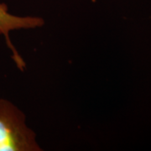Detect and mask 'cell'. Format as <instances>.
<instances>
[{"mask_svg": "<svg viewBox=\"0 0 151 151\" xmlns=\"http://www.w3.org/2000/svg\"><path fill=\"white\" fill-rule=\"evenodd\" d=\"M26 117L10 101L0 98V151H41Z\"/></svg>", "mask_w": 151, "mask_h": 151, "instance_id": "6da1fadb", "label": "cell"}, {"mask_svg": "<svg viewBox=\"0 0 151 151\" xmlns=\"http://www.w3.org/2000/svg\"><path fill=\"white\" fill-rule=\"evenodd\" d=\"M44 24L45 21L40 17L14 15L9 12V8L6 4H0V35H3L7 47L11 51V57L17 68L21 71L24 70L26 64L18 52L16 47L12 43L9 34L13 30L40 28Z\"/></svg>", "mask_w": 151, "mask_h": 151, "instance_id": "7a4b0ae2", "label": "cell"}]
</instances>
